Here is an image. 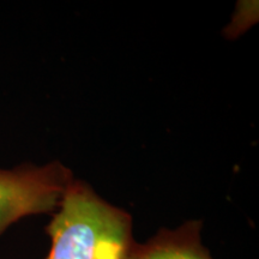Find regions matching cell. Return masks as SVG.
<instances>
[{
  "instance_id": "obj_2",
  "label": "cell",
  "mask_w": 259,
  "mask_h": 259,
  "mask_svg": "<svg viewBox=\"0 0 259 259\" xmlns=\"http://www.w3.org/2000/svg\"><path fill=\"white\" fill-rule=\"evenodd\" d=\"M72 181V170L59 161L0 169V235L18 220L53 211Z\"/></svg>"
},
{
  "instance_id": "obj_1",
  "label": "cell",
  "mask_w": 259,
  "mask_h": 259,
  "mask_svg": "<svg viewBox=\"0 0 259 259\" xmlns=\"http://www.w3.org/2000/svg\"><path fill=\"white\" fill-rule=\"evenodd\" d=\"M46 227L51 250L46 259H126L135 245L132 218L74 180Z\"/></svg>"
},
{
  "instance_id": "obj_3",
  "label": "cell",
  "mask_w": 259,
  "mask_h": 259,
  "mask_svg": "<svg viewBox=\"0 0 259 259\" xmlns=\"http://www.w3.org/2000/svg\"><path fill=\"white\" fill-rule=\"evenodd\" d=\"M200 221H189L174 231L161 229L145 244L135 242L126 259H212L200 241Z\"/></svg>"
}]
</instances>
